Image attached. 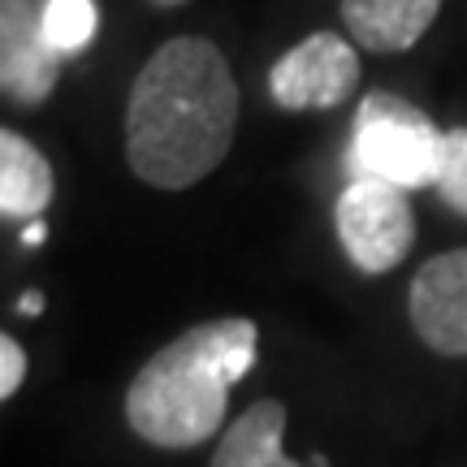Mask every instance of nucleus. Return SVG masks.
Instances as JSON below:
<instances>
[{
  "instance_id": "nucleus-8",
  "label": "nucleus",
  "mask_w": 467,
  "mask_h": 467,
  "mask_svg": "<svg viewBox=\"0 0 467 467\" xmlns=\"http://www.w3.org/2000/svg\"><path fill=\"white\" fill-rule=\"evenodd\" d=\"M282 433H285V402L282 399L251 402L243 416L225 424L217 451H213V467H329L325 454H312L307 463L285 459Z\"/></svg>"
},
{
  "instance_id": "nucleus-2",
  "label": "nucleus",
  "mask_w": 467,
  "mask_h": 467,
  "mask_svg": "<svg viewBox=\"0 0 467 467\" xmlns=\"http://www.w3.org/2000/svg\"><path fill=\"white\" fill-rule=\"evenodd\" d=\"M251 317L203 320L161 347L126 389V424L161 451H195L225 429L230 389L255 364Z\"/></svg>"
},
{
  "instance_id": "nucleus-10",
  "label": "nucleus",
  "mask_w": 467,
  "mask_h": 467,
  "mask_svg": "<svg viewBox=\"0 0 467 467\" xmlns=\"http://www.w3.org/2000/svg\"><path fill=\"white\" fill-rule=\"evenodd\" d=\"M52 165L31 139L0 130V213L9 221H39L52 203Z\"/></svg>"
},
{
  "instance_id": "nucleus-6",
  "label": "nucleus",
  "mask_w": 467,
  "mask_h": 467,
  "mask_svg": "<svg viewBox=\"0 0 467 467\" xmlns=\"http://www.w3.org/2000/svg\"><path fill=\"white\" fill-rule=\"evenodd\" d=\"M411 329L429 350L467 359V247L424 260L407 290Z\"/></svg>"
},
{
  "instance_id": "nucleus-12",
  "label": "nucleus",
  "mask_w": 467,
  "mask_h": 467,
  "mask_svg": "<svg viewBox=\"0 0 467 467\" xmlns=\"http://www.w3.org/2000/svg\"><path fill=\"white\" fill-rule=\"evenodd\" d=\"M437 195L451 203L454 213L467 217V126L446 130V156H441V173H437Z\"/></svg>"
},
{
  "instance_id": "nucleus-16",
  "label": "nucleus",
  "mask_w": 467,
  "mask_h": 467,
  "mask_svg": "<svg viewBox=\"0 0 467 467\" xmlns=\"http://www.w3.org/2000/svg\"><path fill=\"white\" fill-rule=\"evenodd\" d=\"M151 5H186V0H151Z\"/></svg>"
},
{
  "instance_id": "nucleus-5",
  "label": "nucleus",
  "mask_w": 467,
  "mask_h": 467,
  "mask_svg": "<svg viewBox=\"0 0 467 467\" xmlns=\"http://www.w3.org/2000/svg\"><path fill=\"white\" fill-rule=\"evenodd\" d=\"M359 87V52L337 31H312L268 69V96L285 113L337 109Z\"/></svg>"
},
{
  "instance_id": "nucleus-14",
  "label": "nucleus",
  "mask_w": 467,
  "mask_h": 467,
  "mask_svg": "<svg viewBox=\"0 0 467 467\" xmlns=\"http://www.w3.org/2000/svg\"><path fill=\"white\" fill-rule=\"evenodd\" d=\"M17 312H22V317H39V312H44V295H39V290H26V295L17 299Z\"/></svg>"
},
{
  "instance_id": "nucleus-15",
  "label": "nucleus",
  "mask_w": 467,
  "mask_h": 467,
  "mask_svg": "<svg viewBox=\"0 0 467 467\" xmlns=\"http://www.w3.org/2000/svg\"><path fill=\"white\" fill-rule=\"evenodd\" d=\"M22 243H26V247H39V243H44V221H31L26 234H22Z\"/></svg>"
},
{
  "instance_id": "nucleus-9",
  "label": "nucleus",
  "mask_w": 467,
  "mask_h": 467,
  "mask_svg": "<svg viewBox=\"0 0 467 467\" xmlns=\"http://www.w3.org/2000/svg\"><path fill=\"white\" fill-rule=\"evenodd\" d=\"M441 14V0H342V26L364 52H407Z\"/></svg>"
},
{
  "instance_id": "nucleus-13",
  "label": "nucleus",
  "mask_w": 467,
  "mask_h": 467,
  "mask_svg": "<svg viewBox=\"0 0 467 467\" xmlns=\"http://www.w3.org/2000/svg\"><path fill=\"white\" fill-rule=\"evenodd\" d=\"M26 381V350L9 334H0V399L9 402Z\"/></svg>"
},
{
  "instance_id": "nucleus-11",
  "label": "nucleus",
  "mask_w": 467,
  "mask_h": 467,
  "mask_svg": "<svg viewBox=\"0 0 467 467\" xmlns=\"http://www.w3.org/2000/svg\"><path fill=\"white\" fill-rule=\"evenodd\" d=\"M44 31L61 57L83 52L96 35V5L91 0H44Z\"/></svg>"
},
{
  "instance_id": "nucleus-3",
  "label": "nucleus",
  "mask_w": 467,
  "mask_h": 467,
  "mask_svg": "<svg viewBox=\"0 0 467 467\" xmlns=\"http://www.w3.org/2000/svg\"><path fill=\"white\" fill-rule=\"evenodd\" d=\"M441 156H446V130H437V121L424 109L389 91H368L359 100L347 148L350 178H377L402 191H424L437 186Z\"/></svg>"
},
{
  "instance_id": "nucleus-1",
  "label": "nucleus",
  "mask_w": 467,
  "mask_h": 467,
  "mask_svg": "<svg viewBox=\"0 0 467 467\" xmlns=\"http://www.w3.org/2000/svg\"><path fill=\"white\" fill-rule=\"evenodd\" d=\"M238 130V83L225 52L178 35L148 57L126 100V161L156 191H191L225 161Z\"/></svg>"
},
{
  "instance_id": "nucleus-7",
  "label": "nucleus",
  "mask_w": 467,
  "mask_h": 467,
  "mask_svg": "<svg viewBox=\"0 0 467 467\" xmlns=\"http://www.w3.org/2000/svg\"><path fill=\"white\" fill-rule=\"evenodd\" d=\"M61 78V52L44 31L39 0H0V91L17 104H44Z\"/></svg>"
},
{
  "instance_id": "nucleus-4",
  "label": "nucleus",
  "mask_w": 467,
  "mask_h": 467,
  "mask_svg": "<svg viewBox=\"0 0 467 467\" xmlns=\"http://www.w3.org/2000/svg\"><path fill=\"white\" fill-rule=\"evenodd\" d=\"M334 225L350 265L368 277L399 268L416 247V213L407 203V191L394 182L350 178L334 203Z\"/></svg>"
}]
</instances>
